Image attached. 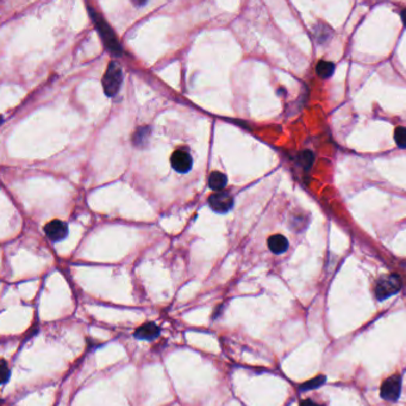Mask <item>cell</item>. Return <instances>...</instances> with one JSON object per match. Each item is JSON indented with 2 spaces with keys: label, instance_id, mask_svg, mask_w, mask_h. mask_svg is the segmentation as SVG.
<instances>
[{
  "label": "cell",
  "instance_id": "obj_4",
  "mask_svg": "<svg viewBox=\"0 0 406 406\" xmlns=\"http://www.w3.org/2000/svg\"><path fill=\"white\" fill-rule=\"evenodd\" d=\"M209 204L214 212L227 213L234 206V199H232L230 193L221 191V192H214L212 196H210Z\"/></svg>",
  "mask_w": 406,
  "mask_h": 406
},
{
  "label": "cell",
  "instance_id": "obj_13",
  "mask_svg": "<svg viewBox=\"0 0 406 406\" xmlns=\"http://www.w3.org/2000/svg\"><path fill=\"white\" fill-rule=\"evenodd\" d=\"M394 140L395 143L398 144V147L406 148V128H404V126H399V128L395 129Z\"/></svg>",
  "mask_w": 406,
  "mask_h": 406
},
{
  "label": "cell",
  "instance_id": "obj_14",
  "mask_svg": "<svg viewBox=\"0 0 406 406\" xmlns=\"http://www.w3.org/2000/svg\"><path fill=\"white\" fill-rule=\"evenodd\" d=\"M0 376H2V384L5 385L8 383L9 377H10V368L8 366V363L4 359L2 360V362H0Z\"/></svg>",
  "mask_w": 406,
  "mask_h": 406
},
{
  "label": "cell",
  "instance_id": "obj_16",
  "mask_svg": "<svg viewBox=\"0 0 406 406\" xmlns=\"http://www.w3.org/2000/svg\"><path fill=\"white\" fill-rule=\"evenodd\" d=\"M300 406H320V405L316 404V402H313L312 400H304V401H302Z\"/></svg>",
  "mask_w": 406,
  "mask_h": 406
},
{
  "label": "cell",
  "instance_id": "obj_2",
  "mask_svg": "<svg viewBox=\"0 0 406 406\" xmlns=\"http://www.w3.org/2000/svg\"><path fill=\"white\" fill-rule=\"evenodd\" d=\"M401 280L398 275L391 274L380 278L375 285V296L379 300H384L397 294L401 288Z\"/></svg>",
  "mask_w": 406,
  "mask_h": 406
},
{
  "label": "cell",
  "instance_id": "obj_1",
  "mask_svg": "<svg viewBox=\"0 0 406 406\" xmlns=\"http://www.w3.org/2000/svg\"><path fill=\"white\" fill-rule=\"evenodd\" d=\"M123 81V73L121 67L117 62L112 61L109 63V67L103 77L104 92L107 97H114L118 93Z\"/></svg>",
  "mask_w": 406,
  "mask_h": 406
},
{
  "label": "cell",
  "instance_id": "obj_9",
  "mask_svg": "<svg viewBox=\"0 0 406 406\" xmlns=\"http://www.w3.org/2000/svg\"><path fill=\"white\" fill-rule=\"evenodd\" d=\"M268 247L274 254H282L288 248V241L284 236L273 235L268 238Z\"/></svg>",
  "mask_w": 406,
  "mask_h": 406
},
{
  "label": "cell",
  "instance_id": "obj_6",
  "mask_svg": "<svg viewBox=\"0 0 406 406\" xmlns=\"http://www.w3.org/2000/svg\"><path fill=\"white\" fill-rule=\"evenodd\" d=\"M44 232L50 241L60 242L65 239L66 236L68 235V227L62 221L54 220L45 225Z\"/></svg>",
  "mask_w": 406,
  "mask_h": 406
},
{
  "label": "cell",
  "instance_id": "obj_10",
  "mask_svg": "<svg viewBox=\"0 0 406 406\" xmlns=\"http://www.w3.org/2000/svg\"><path fill=\"white\" fill-rule=\"evenodd\" d=\"M227 182H228L227 175L223 174L222 172L214 171L211 173L209 176L210 188L216 191V192H221V191L223 190L225 186H227Z\"/></svg>",
  "mask_w": 406,
  "mask_h": 406
},
{
  "label": "cell",
  "instance_id": "obj_3",
  "mask_svg": "<svg viewBox=\"0 0 406 406\" xmlns=\"http://www.w3.org/2000/svg\"><path fill=\"white\" fill-rule=\"evenodd\" d=\"M91 12L92 16H93L94 24L99 29V33H100L101 36H103V40L105 42V44L107 45V48L110 49L112 52H121V48H119V44L117 43V41H116L115 34L112 33L111 28L107 25L106 22H104L103 18H101L97 12L95 11H91Z\"/></svg>",
  "mask_w": 406,
  "mask_h": 406
},
{
  "label": "cell",
  "instance_id": "obj_7",
  "mask_svg": "<svg viewBox=\"0 0 406 406\" xmlns=\"http://www.w3.org/2000/svg\"><path fill=\"white\" fill-rule=\"evenodd\" d=\"M171 165L176 172L185 174L192 168V157L187 151L176 150L171 156Z\"/></svg>",
  "mask_w": 406,
  "mask_h": 406
},
{
  "label": "cell",
  "instance_id": "obj_11",
  "mask_svg": "<svg viewBox=\"0 0 406 406\" xmlns=\"http://www.w3.org/2000/svg\"><path fill=\"white\" fill-rule=\"evenodd\" d=\"M316 72L318 74V76L322 77V79H328V77H330L335 72L334 63L329 61H319L317 63Z\"/></svg>",
  "mask_w": 406,
  "mask_h": 406
},
{
  "label": "cell",
  "instance_id": "obj_5",
  "mask_svg": "<svg viewBox=\"0 0 406 406\" xmlns=\"http://www.w3.org/2000/svg\"><path fill=\"white\" fill-rule=\"evenodd\" d=\"M401 392V379L399 375H392L381 385V397L385 400L395 401L399 399Z\"/></svg>",
  "mask_w": 406,
  "mask_h": 406
},
{
  "label": "cell",
  "instance_id": "obj_17",
  "mask_svg": "<svg viewBox=\"0 0 406 406\" xmlns=\"http://www.w3.org/2000/svg\"><path fill=\"white\" fill-rule=\"evenodd\" d=\"M401 19H402V23H404V25H406V10L401 12Z\"/></svg>",
  "mask_w": 406,
  "mask_h": 406
},
{
  "label": "cell",
  "instance_id": "obj_8",
  "mask_svg": "<svg viewBox=\"0 0 406 406\" xmlns=\"http://www.w3.org/2000/svg\"><path fill=\"white\" fill-rule=\"evenodd\" d=\"M161 330L155 323H146L143 326L139 327L136 329L135 333H133V336L139 340H146V341H151L154 338H156L158 335H160Z\"/></svg>",
  "mask_w": 406,
  "mask_h": 406
},
{
  "label": "cell",
  "instance_id": "obj_12",
  "mask_svg": "<svg viewBox=\"0 0 406 406\" xmlns=\"http://www.w3.org/2000/svg\"><path fill=\"white\" fill-rule=\"evenodd\" d=\"M326 376L324 375H318L316 377H313V379L306 381V383H304L302 386H300V390L302 391H309V390H315V388H318L322 386L323 384H326Z\"/></svg>",
  "mask_w": 406,
  "mask_h": 406
},
{
  "label": "cell",
  "instance_id": "obj_15",
  "mask_svg": "<svg viewBox=\"0 0 406 406\" xmlns=\"http://www.w3.org/2000/svg\"><path fill=\"white\" fill-rule=\"evenodd\" d=\"M300 160H302V164L305 168H309L310 166L312 165V161H313V155L311 151H304L300 155Z\"/></svg>",
  "mask_w": 406,
  "mask_h": 406
}]
</instances>
